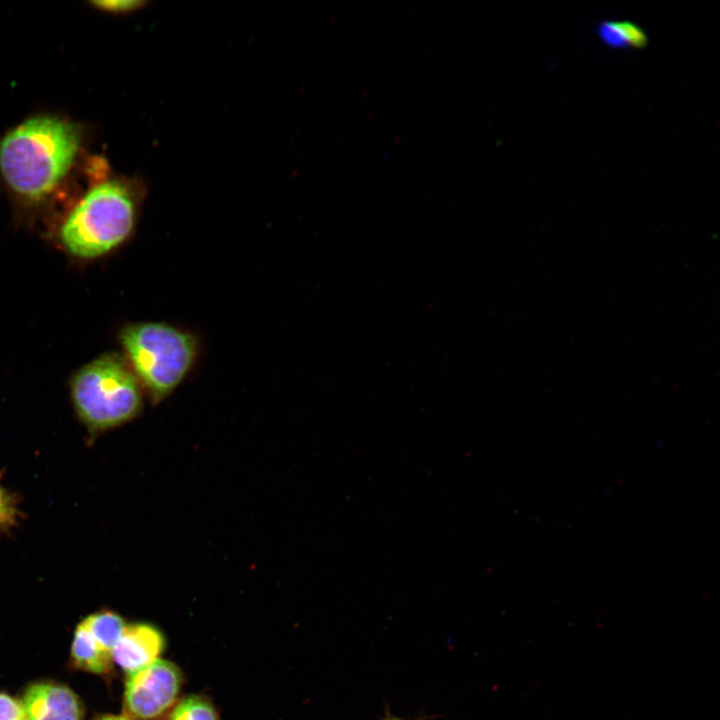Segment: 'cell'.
Returning a JSON list of instances; mask_svg holds the SVG:
<instances>
[{"instance_id": "1", "label": "cell", "mask_w": 720, "mask_h": 720, "mask_svg": "<svg viewBox=\"0 0 720 720\" xmlns=\"http://www.w3.org/2000/svg\"><path fill=\"white\" fill-rule=\"evenodd\" d=\"M80 131L55 116H36L10 130L0 141V171L9 187L38 201L69 170L80 145Z\"/></svg>"}, {"instance_id": "2", "label": "cell", "mask_w": 720, "mask_h": 720, "mask_svg": "<svg viewBox=\"0 0 720 720\" xmlns=\"http://www.w3.org/2000/svg\"><path fill=\"white\" fill-rule=\"evenodd\" d=\"M145 192L137 179H111L92 187L60 228L64 249L94 259L121 246L135 230Z\"/></svg>"}, {"instance_id": "3", "label": "cell", "mask_w": 720, "mask_h": 720, "mask_svg": "<svg viewBox=\"0 0 720 720\" xmlns=\"http://www.w3.org/2000/svg\"><path fill=\"white\" fill-rule=\"evenodd\" d=\"M119 339L125 360L154 403L165 399L181 384L199 351L193 334L162 322L126 325Z\"/></svg>"}, {"instance_id": "4", "label": "cell", "mask_w": 720, "mask_h": 720, "mask_svg": "<svg viewBox=\"0 0 720 720\" xmlns=\"http://www.w3.org/2000/svg\"><path fill=\"white\" fill-rule=\"evenodd\" d=\"M80 419L92 431H103L135 418L142 409V386L127 361L103 354L80 368L71 382Z\"/></svg>"}, {"instance_id": "5", "label": "cell", "mask_w": 720, "mask_h": 720, "mask_svg": "<svg viewBox=\"0 0 720 720\" xmlns=\"http://www.w3.org/2000/svg\"><path fill=\"white\" fill-rule=\"evenodd\" d=\"M183 677L172 662L157 659L129 673L124 690V709L132 720H156L174 707Z\"/></svg>"}, {"instance_id": "6", "label": "cell", "mask_w": 720, "mask_h": 720, "mask_svg": "<svg viewBox=\"0 0 720 720\" xmlns=\"http://www.w3.org/2000/svg\"><path fill=\"white\" fill-rule=\"evenodd\" d=\"M26 720H82L83 706L68 686L37 682L24 692L21 701Z\"/></svg>"}, {"instance_id": "7", "label": "cell", "mask_w": 720, "mask_h": 720, "mask_svg": "<svg viewBox=\"0 0 720 720\" xmlns=\"http://www.w3.org/2000/svg\"><path fill=\"white\" fill-rule=\"evenodd\" d=\"M164 647L165 639L158 628L134 623L126 625L112 651V660L129 674L159 659Z\"/></svg>"}, {"instance_id": "8", "label": "cell", "mask_w": 720, "mask_h": 720, "mask_svg": "<svg viewBox=\"0 0 720 720\" xmlns=\"http://www.w3.org/2000/svg\"><path fill=\"white\" fill-rule=\"evenodd\" d=\"M71 658L76 667L94 674L108 673L113 661L112 655L99 646L82 623L74 632Z\"/></svg>"}, {"instance_id": "9", "label": "cell", "mask_w": 720, "mask_h": 720, "mask_svg": "<svg viewBox=\"0 0 720 720\" xmlns=\"http://www.w3.org/2000/svg\"><path fill=\"white\" fill-rule=\"evenodd\" d=\"M99 646L112 655L126 624L121 616L111 611H100L87 616L81 622Z\"/></svg>"}, {"instance_id": "10", "label": "cell", "mask_w": 720, "mask_h": 720, "mask_svg": "<svg viewBox=\"0 0 720 720\" xmlns=\"http://www.w3.org/2000/svg\"><path fill=\"white\" fill-rule=\"evenodd\" d=\"M597 34L606 46L614 49L642 48L648 40L638 25L627 21L601 22Z\"/></svg>"}, {"instance_id": "11", "label": "cell", "mask_w": 720, "mask_h": 720, "mask_svg": "<svg viewBox=\"0 0 720 720\" xmlns=\"http://www.w3.org/2000/svg\"><path fill=\"white\" fill-rule=\"evenodd\" d=\"M166 720H220V718L208 698L189 695L174 705Z\"/></svg>"}, {"instance_id": "12", "label": "cell", "mask_w": 720, "mask_h": 720, "mask_svg": "<svg viewBox=\"0 0 720 720\" xmlns=\"http://www.w3.org/2000/svg\"><path fill=\"white\" fill-rule=\"evenodd\" d=\"M0 720H26L22 703L3 692H0Z\"/></svg>"}, {"instance_id": "13", "label": "cell", "mask_w": 720, "mask_h": 720, "mask_svg": "<svg viewBox=\"0 0 720 720\" xmlns=\"http://www.w3.org/2000/svg\"><path fill=\"white\" fill-rule=\"evenodd\" d=\"M17 510L13 497L0 485V528L13 524Z\"/></svg>"}, {"instance_id": "14", "label": "cell", "mask_w": 720, "mask_h": 720, "mask_svg": "<svg viewBox=\"0 0 720 720\" xmlns=\"http://www.w3.org/2000/svg\"><path fill=\"white\" fill-rule=\"evenodd\" d=\"M93 4L99 8L109 10V11H115V12H127L131 10L138 9L145 5V2L143 1H98L93 2Z\"/></svg>"}, {"instance_id": "15", "label": "cell", "mask_w": 720, "mask_h": 720, "mask_svg": "<svg viewBox=\"0 0 720 720\" xmlns=\"http://www.w3.org/2000/svg\"><path fill=\"white\" fill-rule=\"evenodd\" d=\"M95 720H132V719H130V718L127 717V716L107 714V715H102V716L98 717V718L95 719Z\"/></svg>"}, {"instance_id": "16", "label": "cell", "mask_w": 720, "mask_h": 720, "mask_svg": "<svg viewBox=\"0 0 720 720\" xmlns=\"http://www.w3.org/2000/svg\"><path fill=\"white\" fill-rule=\"evenodd\" d=\"M381 720H421V719H405L402 717L393 716V715L388 714L386 717L382 718Z\"/></svg>"}]
</instances>
